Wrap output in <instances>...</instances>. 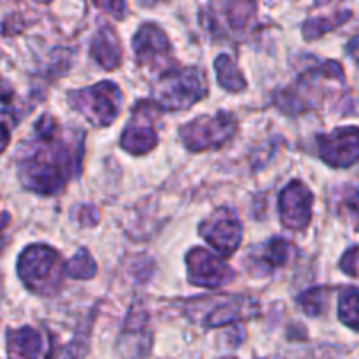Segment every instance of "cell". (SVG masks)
Returning <instances> with one entry per match:
<instances>
[{
    "mask_svg": "<svg viewBox=\"0 0 359 359\" xmlns=\"http://www.w3.org/2000/svg\"><path fill=\"white\" fill-rule=\"evenodd\" d=\"M81 144V139L65 135L51 116H42L18 153L21 182L41 195L58 193L79 168Z\"/></svg>",
    "mask_w": 359,
    "mask_h": 359,
    "instance_id": "obj_1",
    "label": "cell"
},
{
    "mask_svg": "<svg viewBox=\"0 0 359 359\" xmlns=\"http://www.w3.org/2000/svg\"><path fill=\"white\" fill-rule=\"evenodd\" d=\"M63 273L60 255L44 244L30 245L18 258V276L34 293L55 294L62 287Z\"/></svg>",
    "mask_w": 359,
    "mask_h": 359,
    "instance_id": "obj_2",
    "label": "cell"
},
{
    "mask_svg": "<svg viewBox=\"0 0 359 359\" xmlns=\"http://www.w3.org/2000/svg\"><path fill=\"white\" fill-rule=\"evenodd\" d=\"M205 95L207 86L196 69H168L154 84V104L167 111L191 107Z\"/></svg>",
    "mask_w": 359,
    "mask_h": 359,
    "instance_id": "obj_3",
    "label": "cell"
},
{
    "mask_svg": "<svg viewBox=\"0 0 359 359\" xmlns=\"http://www.w3.org/2000/svg\"><path fill=\"white\" fill-rule=\"evenodd\" d=\"M69 100L76 111L95 126H109L123 107V93L114 83L104 81L95 86L72 91Z\"/></svg>",
    "mask_w": 359,
    "mask_h": 359,
    "instance_id": "obj_4",
    "label": "cell"
},
{
    "mask_svg": "<svg viewBox=\"0 0 359 359\" xmlns=\"http://www.w3.org/2000/svg\"><path fill=\"white\" fill-rule=\"evenodd\" d=\"M237 130L233 116L217 112L214 116H200L181 128V137L189 151L217 149L223 146Z\"/></svg>",
    "mask_w": 359,
    "mask_h": 359,
    "instance_id": "obj_5",
    "label": "cell"
},
{
    "mask_svg": "<svg viewBox=\"0 0 359 359\" xmlns=\"http://www.w3.org/2000/svg\"><path fill=\"white\" fill-rule=\"evenodd\" d=\"M200 235L219 256H231L242 242V223L233 209H219L200 224Z\"/></svg>",
    "mask_w": 359,
    "mask_h": 359,
    "instance_id": "obj_6",
    "label": "cell"
},
{
    "mask_svg": "<svg viewBox=\"0 0 359 359\" xmlns=\"http://www.w3.org/2000/svg\"><path fill=\"white\" fill-rule=\"evenodd\" d=\"M188 277L193 284L202 287H219L233 279V272L223 258L212 251L196 248L186 255Z\"/></svg>",
    "mask_w": 359,
    "mask_h": 359,
    "instance_id": "obj_7",
    "label": "cell"
},
{
    "mask_svg": "<svg viewBox=\"0 0 359 359\" xmlns=\"http://www.w3.org/2000/svg\"><path fill=\"white\" fill-rule=\"evenodd\" d=\"M319 154L328 165L347 168L359 160V128L340 126L328 135L319 137Z\"/></svg>",
    "mask_w": 359,
    "mask_h": 359,
    "instance_id": "obj_8",
    "label": "cell"
},
{
    "mask_svg": "<svg viewBox=\"0 0 359 359\" xmlns=\"http://www.w3.org/2000/svg\"><path fill=\"white\" fill-rule=\"evenodd\" d=\"M312 193L302 181H293L283 189L279 196V214L284 226L302 230L311 223Z\"/></svg>",
    "mask_w": 359,
    "mask_h": 359,
    "instance_id": "obj_9",
    "label": "cell"
},
{
    "mask_svg": "<svg viewBox=\"0 0 359 359\" xmlns=\"http://www.w3.org/2000/svg\"><path fill=\"white\" fill-rule=\"evenodd\" d=\"M147 107H149L147 102L137 105L132 119H130L121 135L123 149L132 154H147L149 151L154 149L158 142V135L153 123V111Z\"/></svg>",
    "mask_w": 359,
    "mask_h": 359,
    "instance_id": "obj_10",
    "label": "cell"
},
{
    "mask_svg": "<svg viewBox=\"0 0 359 359\" xmlns=\"http://www.w3.org/2000/svg\"><path fill=\"white\" fill-rule=\"evenodd\" d=\"M133 51L142 63H156L167 58L170 53V42L161 28L146 23L133 37Z\"/></svg>",
    "mask_w": 359,
    "mask_h": 359,
    "instance_id": "obj_11",
    "label": "cell"
},
{
    "mask_svg": "<svg viewBox=\"0 0 359 359\" xmlns=\"http://www.w3.org/2000/svg\"><path fill=\"white\" fill-rule=\"evenodd\" d=\"M90 55L102 69H116L121 63V46L114 30L109 27L100 28L91 42Z\"/></svg>",
    "mask_w": 359,
    "mask_h": 359,
    "instance_id": "obj_12",
    "label": "cell"
},
{
    "mask_svg": "<svg viewBox=\"0 0 359 359\" xmlns=\"http://www.w3.org/2000/svg\"><path fill=\"white\" fill-rule=\"evenodd\" d=\"M42 353V339L34 328L11 330L7 333V354L9 359H39Z\"/></svg>",
    "mask_w": 359,
    "mask_h": 359,
    "instance_id": "obj_13",
    "label": "cell"
},
{
    "mask_svg": "<svg viewBox=\"0 0 359 359\" xmlns=\"http://www.w3.org/2000/svg\"><path fill=\"white\" fill-rule=\"evenodd\" d=\"M291 255H293V245L284 238H273L269 244L263 245L259 255L256 256L255 265L262 266L263 273H269L270 270L284 266L290 262Z\"/></svg>",
    "mask_w": 359,
    "mask_h": 359,
    "instance_id": "obj_14",
    "label": "cell"
},
{
    "mask_svg": "<svg viewBox=\"0 0 359 359\" xmlns=\"http://www.w3.org/2000/svg\"><path fill=\"white\" fill-rule=\"evenodd\" d=\"M251 300H245V298H226L224 302H221L219 305H216L212 312L207 316L205 326H221L228 325V323L238 321V319L245 318L249 312V305H251Z\"/></svg>",
    "mask_w": 359,
    "mask_h": 359,
    "instance_id": "obj_15",
    "label": "cell"
},
{
    "mask_svg": "<svg viewBox=\"0 0 359 359\" xmlns=\"http://www.w3.org/2000/svg\"><path fill=\"white\" fill-rule=\"evenodd\" d=\"M214 69H216L217 81H219L221 86L228 91H237L245 90V79L244 76L238 70L237 63L230 58L228 55H219L214 62Z\"/></svg>",
    "mask_w": 359,
    "mask_h": 359,
    "instance_id": "obj_16",
    "label": "cell"
},
{
    "mask_svg": "<svg viewBox=\"0 0 359 359\" xmlns=\"http://www.w3.org/2000/svg\"><path fill=\"white\" fill-rule=\"evenodd\" d=\"M339 319L353 330H359V290L347 287L339 297Z\"/></svg>",
    "mask_w": 359,
    "mask_h": 359,
    "instance_id": "obj_17",
    "label": "cell"
},
{
    "mask_svg": "<svg viewBox=\"0 0 359 359\" xmlns=\"http://www.w3.org/2000/svg\"><path fill=\"white\" fill-rule=\"evenodd\" d=\"M349 16L351 13H333V14H326V16L312 18V20H309L307 23L304 25V35L307 39L321 37V35L326 34L328 30L342 25Z\"/></svg>",
    "mask_w": 359,
    "mask_h": 359,
    "instance_id": "obj_18",
    "label": "cell"
},
{
    "mask_svg": "<svg viewBox=\"0 0 359 359\" xmlns=\"http://www.w3.org/2000/svg\"><path fill=\"white\" fill-rule=\"evenodd\" d=\"M97 273V265L88 251H79L65 266V276L70 279H91Z\"/></svg>",
    "mask_w": 359,
    "mask_h": 359,
    "instance_id": "obj_19",
    "label": "cell"
},
{
    "mask_svg": "<svg viewBox=\"0 0 359 359\" xmlns=\"http://www.w3.org/2000/svg\"><path fill=\"white\" fill-rule=\"evenodd\" d=\"M298 302H300L305 314L316 318V316H319L326 309V304H328V294H326L325 287H314V290L302 294V297L298 298Z\"/></svg>",
    "mask_w": 359,
    "mask_h": 359,
    "instance_id": "obj_20",
    "label": "cell"
},
{
    "mask_svg": "<svg viewBox=\"0 0 359 359\" xmlns=\"http://www.w3.org/2000/svg\"><path fill=\"white\" fill-rule=\"evenodd\" d=\"M340 269L353 277H359V248L351 249L340 262Z\"/></svg>",
    "mask_w": 359,
    "mask_h": 359,
    "instance_id": "obj_21",
    "label": "cell"
},
{
    "mask_svg": "<svg viewBox=\"0 0 359 359\" xmlns=\"http://www.w3.org/2000/svg\"><path fill=\"white\" fill-rule=\"evenodd\" d=\"M349 53H351V56H353V58H354V62H356L358 65H359V37L353 39V41H351Z\"/></svg>",
    "mask_w": 359,
    "mask_h": 359,
    "instance_id": "obj_22",
    "label": "cell"
}]
</instances>
